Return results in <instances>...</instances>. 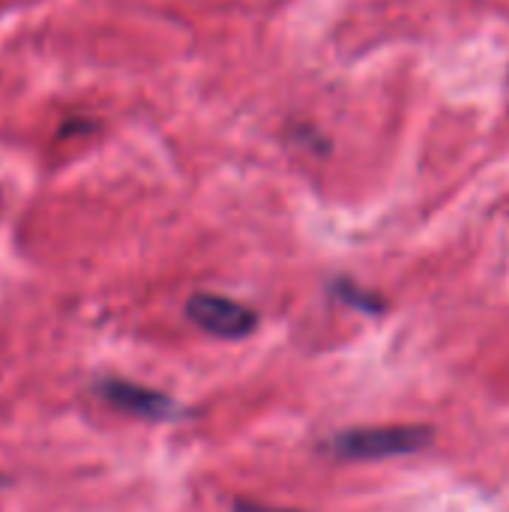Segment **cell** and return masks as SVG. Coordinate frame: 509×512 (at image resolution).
I'll list each match as a JSON object with an SVG mask.
<instances>
[{
	"mask_svg": "<svg viewBox=\"0 0 509 512\" xmlns=\"http://www.w3.org/2000/svg\"><path fill=\"white\" fill-rule=\"evenodd\" d=\"M429 426H369L351 429L333 438V453L345 462H378L393 456H408L429 447Z\"/></svg>",
	"mask_w": 509,
	"mask_h": 512,
	"instance_id": "cell-1",
	"label": "cell"
},
{
	"mask_svg": "<svg viewBox=\"0 0 509 512\" xmlns=\"http://www.w3.org/2000/svg\"><path fill=\"white\" fill-rule=\"evenodd\" d=\"M186 315L201 330H207L210 336H219V339H243L258 324V318L249 306L219 297V294H195L186 303Z\"/></svg>",
	"mask_w": 509,
	"mask_h": 512,
	"instance_id": "cell-2",
	"label": "cell"
},
{
	"mask_svg": "<svg viewBox=\"0 0 509 512\" xmlns=\"http://www.w3.org/2000/svg\"><path fill=\"white\" fill-rule=\"evenodd\" d=\"M99 393L102 399L123 411V414H132V417H144V420H168L174 414V402L168 396H162L159 390H150V387H141V384H132V381H120V378H111V381H102L99 384Z\"/></svg>",
	"mask_w": 509,
	"mask_h": 512,
	"instance_id": "cell-3",
	"label": "cell"
},
{
	"mask_svg": "<svg viewBox=\"0 0 509 512\" xmlns=\"http://www.w3.org/2000/svg\"><path fill=\"white\" fill-rule=\"evenodd\" d=\"M333 291H336V297H339L342 303H348V306H354V309H360V312H369V315L384 312V300H381L378 294L363 291L360 285H354V282H348V279H339V282L333 285Z\"/></svg>",
	"mask_w": 509,
	"mask_h": 512,
	"instance_id": "cell-4",
	"label": "cell"
},
{
	"mask_svg": "<svg viewBox=\"0 0 509 512\" xmlns=\"http://www.w3.org/2000/svg\"><path fill=\"white\" fill-rule=\"evenodd\" d=\"M237 512H294V510H276V507H261V504H252V501H237Z\"/></svg>",
	"mask_w": 509,
	"mask_h": 512,
	"instance_id": "cell-5",
	"label": "cell"
},
{
	"mask_svg": "<svg viewBox=\"0 0 509 512\" xmlns=\"http://www.w3.org/2000/svg\"><path fill=\"white\" fill-rule=\"evenodd\" d=\"M0 483H3V480H0Z\"/></svg>",
	"mask_w": 509,
	"mask_h": 512,
	"instance_id": "cell-6",
	"label": "cell"
}]
</instances>
